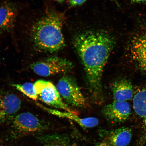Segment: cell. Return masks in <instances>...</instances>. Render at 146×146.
Segmentation results:
<instances>
[{"label": "cell", "instance_id": "7", "mask_svg": "<svg viewBox=\"0 0 146 146\" xmlns=\"http://www.w3.org/2000/svg\"><path fill=\"white\" fill-rule=\"evenodd\" d=\"M12 126L17 132L22 134L39 132L44 128L41 120L29 112L21 113L15 117Z\"/></svg>", "mask_w": 146, "mask_h": 146}, {"label": "cell", "instance_id": "13", "mask_svg": "<svg viewBox=\"0 0 146 146\" xmlns=\"http://www.w3.org/2000/svg\"><path fill=\"white\" fill-rule=\"evenodd\" d=\"M132 130L127 127H123L113 129L107 136V143L110 146H127L132 138Z\"/></svg>", "mask_w": 146, "mask_h": 146}, {"label": "cell", "instance_id": "10", "mask_svg": "<svg viewBox=\"0 0 146 146\" xmlns=\"http://www.w3.org/2000/svg\"><path fill=\"white\" fill-rule=\"evenodd\" d=\"M17 15L15 6L11 3L0 7V34L13 28Z\"/></svg>", "mask_w": 146, "mask_h": 146}, {"label": "cell", "instance_id": "15", "mask_svg": "<svg viewBox=\"0 0 146 146\" xmlns=\"http://www.w3.org/2000/svg\"><path fill=\"white\" fill-rule=\"evenodd\" d=\"M12 86L17 90L29 98L34 100L38 99V96L36 94L34 84L31 83H26L22 84H13Z\"/></svg>", "mask_w": 146, "mask_h": 146}, {"label": "cell", "instance_id": "9", "mask_svg": "<svg viewBox=\"0 0 146 146\" xmlns=\"http://www.w3.org/2000/svg\"><path fill=\"white\" fill-rule=\"evenodd\" d=\"M104 116L112 123H121L126 120L131 114L130 105L127 102L114 101L102 109Z\"/></svg>", "mask_w": 146, "mask_h": 146}, {"label": "cell", "instance_id": "20", "mask_svg": "<svg viewBox=\"0 0 146 146\" xmlns=\"http://www.w3.org/2000/svg\"><path fill=\"white\" fill-rule=\"evenodd\" d=\"M54 1L58 2L60 3H61L63 2L65 0H54Z\"/></svg>", "mask_w": 146, "mask_h": 146}, {"label": "cell", "instance_id": "4", "mask_svg": "<svg viewBox=\"0 0 146 146\" xmlns=\"http://www.w3.org/2000/svg\"><path fill=\"white\" fill-rule=\"evenodd\" d=\"M73 64L64 58L51 56L39 60L31 64L30 68L38 75L47 77L66 74L72 70Z\"/></svg>", "mask_w": 146, "mask_h": 146}, {"label": "cell", "instance_id": "2", "mask_svg": "<svg viewBox=\"0 0 146 146\" xmlns=\"http://www.w3.org/2000/svg\"><path fill=\"white\" fill-rule=\"evenodd\" d=\"M63 18L54 11H47L31 27L30 39L33 46L39 52L52 53L65 46L62 31Z\"/></svg>", "mask_w": 146, "mask_h": 146}, {"label": "cell", "instance_id": "1", "mask_svg": "<svg viewBox=\"0 0 146 146\" xmlns=\"http://www.w3.org/2000/svg\"><path fill=\"white\" fill-rule=\"evenodd\" d=\"M115 44L114 38L103 31L82 33L74 39V45L83 66L89 91L98 103L103 101L102 75Z\"/></svg>", "mask_w": 146, "mask_h": 146}, {"label": "cell", "instance_id": "18", "mask_svg": "<svg viewBox=\"0 0 146 146\" xmlns=\"http://www.w3.org/2000/svg\"><path fill=\"white\" fill-rule=\"evenodd\" d=\"M96 146H110L107 142H102L98 143Z\"/></svg>", "mask_w": 146, "mask_h": 146}, {"label": "cell", "instance_id": "12", "mask_svg": "<svg viewBox=\"0 0 146 146\" xmlns=\"http://www.w3.org/2000/svg\"><path fill=\"white\" fill-rule=\"evenodd\" d=\"M38 105L50 113L60 117L66 118L72 120L84 128H90L95 127L99 123L98 119L96 118H81L78 116L76 114L67 111L62 112L55 109L47 108L39 104H38Z\"/></svg>", "mask_w": 146, "mask_h": 146}, {"label": "cell", "instance_id": "11", "mask_svg": "<svg viewBox=\"0 0 146 146\" xmlns=\"http://www.w3.org/2000/svg\"><path fill=\"white\" fill-rule=\"evenodd\" d=\"M111 90L115 101L127 102L134 97L132 85L127 79L118 80L113 82Z\"/></svg>", "mask_w": 146, "mask_h": 146}, {"label": "cell", "instance_id": "8", "mask_svg": "<svg viewBox=\"0 0 146 146\" xmlns=\"http://www.w3.org/2000/svg\"><path fill=\"white\" fill-rule=\"evenodd\" d=\"M21 100L13 93L0 91V123L15 117L21 106Z\"/></svg>", "mask_w": 146, "mask_h": 146}, {"label": "cell", "instance_id": "3", "mask_svg": "<svg viewBox=\"0 0 146 146\" xmlns=\"http://www.w3.org/2000/svg\"><path fill=\"white\" fill-rule=\"evenodd\" d=\"M129 35L126 50L131 60L146 74V19L137 21Z\"/></svg>", "mask_w": 146, "mask_h": 146}, {"label": "cell", "instance_id": "16", "mask_svg": "<svg viewBox=\"0 0 146 146\" xmlns=\"http://www.w3.org/2000/svg\"><path fill=\"white\" fill-rule=\"evenodd\" d=\"M87 0H69V4L71 6H78L83 4Z\"/></svg>", "mask_w": 146, "mask_h": 146}, {"label": "cell", "instance_id": "6", "mask_svg": "<svg viewBox=\"0 0 146 146\" xmlns=\"http://www.w3.org/2000/svg\"><path fill=\"white\" fill-rule=\"evenodd\" d=\"M60 95L69 104L82 108L86 106V101L76 80L65 75L58 81L56 86Z\"/></svg>", "mask_w": 146, "mask_h": 146}, {"label": "cell", "instance_id": "17", "mask_svg": "<svg viewBox=\"0 0 146 146\" xmlns=\"http://www.w3.org/2000/svg\"><path fill=\"white\" fill-rule=\"evenodd\" d=\"M133 4L146 5V0H128Z\"/></svg>", "mask_w": 146, "mask_h": 146}, {"label": "cell", "instance_id": "19", "mask_svg": "<svg viewBox=\"0 0 146 146\" xmlns=\"http://www.w3.org/2000/svg\"><path fill=\"white\" fill-rule=\"evenodd\" d=\"M50 146H71L68 144H60V143H56L53 144Z\"/></svg>", "mask_w": 146, "mask_h": 146}, {"label": "cell", "instance_id": "14", "mask_svg": "<svg viewBox=\"0 0 146 146\" xmlns=\"http://www.w3.org/2000/svg\"><path fill=\"white\" fill-rule=\"evenodd\" d=\"M133 107L135 112L141 119L146 132V86L137 91L133 97Z\"/></svg>", "mask_w": 146, "mask_h": 146}, {"label": "cell", "instance_id": "5", "mask_svg": "<svg viewBox=\"0 0 146 146\" xmlns=\"http://www.w3.org/2000/svg\"><path fill=\"white\" fill-rule=\"evenodd\" d=\"M38 99L51 106L76 114L62 100L56 87L52 82L39 80L34 84Z\"/></svg>", "mask_w": 146, "mask_h": 146}, {"label": "cell", "instance_id": "21", "mask_svg": "<svg viewBox=\"0 0 146 146\" xmlns=\"http://www.w3.org/2000/svg\"><path fill=\"white\" fill-rule=\"evenodd\" d=\"M111 1H112L114 2H115V3H116V4L118 5V6H119V7L120 6L119 5V3H118L117 0H111Z\"/></svg>", "mask_w": 146, "mask_h": 146}]
</instances>
